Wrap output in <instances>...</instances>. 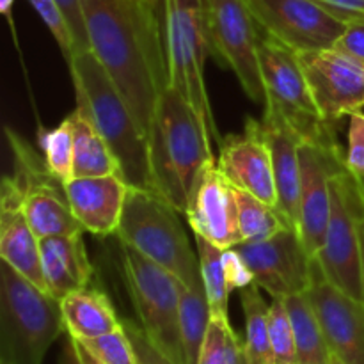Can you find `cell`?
Wrapping results in <instances>:
<instances>
[{
	"label": "cell",
	"mask_w": 364,
	"mask_h": 364,
	"mask_svg": "<svg viewBox=\"0 0 364 364\" xmlns=\"http://www.w3.org/2000/svg\"><path fill=\"white\" fill-rule=\"evenodd\" d=\"M89 50L127 100L148 137L169 84L162 0H82Z\"/></svg>",
	"instance_id": "1"
},
{
	"label": "cell",
	"mask_w": 364,
	"mask_h": 364,
	"mask_svg": "<svg viewBox=\"0 0 364 364\" xmlns=\"http://www.w3.org/2000/svg\"><path fill=\"white\" fill-rule=\"evenodd\" d=\"M212 137L194 107L167 84L156 102L148 134L153 191L181 215L206 166L215 162Z\"/></svg>",
	"instance_id": "2"
},
{
	"label": "cell",
	"mask_w": 364,
	"mask_h": 364,
	"mask_svg": "<svg viewBox=\"0 0 364 364\" xmlns=\"http://www.w3.org/2000/svg\"><path fill=\"white\" fill-rule=\"evenodd\" d=\"M77 109L91 119L109 142L130 187L153 188L148 137L139 127L127 100L91 50L68 63Z\"/></svg>",
	"instance_id": "3"
},
{
	"label": "cell",
	"mask_w": 364,
	"mask_h": 364,
	"mask_svg": "<svg viewBox=\"0 0 364 364\" xmlns=\"http://www.w3.org/2000/svg\"><path fill=\"white\" fill-rule=\"evenodd\" d=\"M66 333L60 301L0 265V364H43Z\"/></svg>",
	"instance_id": "4"
},
{
	"label": "cell",
	"mask_w": 364,
	"mask_h": 364,
	"mask_svg": "<svg viewBox=\"0 0 364 364\" xmlns=\"http://www.w3.org/2000/svg\"><path fill=\"white\" fill-rule=\"evenodd\" d=\"M180 215L153 188L130 187L116 237L121 245L141 252L174 274L185 287H192L201 283L199 256Z\"/></svg>",
	"instance_id": "5"
},
{
	"label": "cell",
	"mask_w": 364,
	"mask_h": 364,
	"mask_svg": "<svg viewBox=\"0 0 364 364\" xmlns=\"http://www.w3.org/2000/svg\"><path fill=\"white\" fill-rule=\"evenodd\" d=\"M162 7L169 85L194 107L212 141L220 142L205 80L210 50L203 0H162Z\"/></svg>",
	"instance_id": "6"
},
{
	"label": "cell",
	"mask_w": 364,
	"mask_h": 364,
	"mask_svg": "<svg viewBox=\"0 0 364 364\" xmlns=\"http://www.w3.org/2000/svg\"><path fill=\"white\" fill-rule=\"evenodd\" d=\"M331 191V217L316 262L329 283L363 302L361 215L364 183L348 169L345 159L334 169Z\"/></svg>",
	"instance_id": "7"
},
{
	"label": "cell",
	"mask_w": 364,
	"mask_h": 364,
	"mask_svg": "<svg viewBox=\"0 0 364 364\" xmlns=\"http://www.w3.org/2000/svg\"><path fill=\"white\" fill-rule=\"evenodd\" d=\"M123 274L137 322L149 340L176 364H187L180 334L185 284L141 252L123 245Z\"/></svg>",
	"instance_id": "8"
},
{
	"label": "cell",
	"mask_w": 364,
	"mask_h": 364,
	"mask_svg": "<svg viewBox=\"0 0 364 364\" xmlns=\"http://www.w3.org/2000/svg\"><path fill=\"white\" fill-rule=\"evenodd\" d=\"M259 68L265 85L267 109L279 114L304 142H338L336 128L329 127L316 109L301 57L295 50L262 34Z\"/></svg>",
	"instance_id": "9"
},
{
	"label": "cell",
	"mask_w": 364,
	"mask_h": 364,
	"mask_svg": "<svg viewBox=\"0 0 364 364\" xmlns=\"http://www.w3.org/2000/svg\"><path fill=\"white\" fill-rule=\"evenodd\" d=\"M210 53L233 71L247 98L265 107L267 95L259 68L262 31L245 0H203Z\"/></svg>",
	"instance_id": "10"
},
{
	"label": "cell",
	"mask_w": 364,
	"mask_h": 364,
	"mask_svg": "<svg viewBox=\"0 0 364 364\" xmlns=\"http://www.w3.org/2000/svg\"><path fill=\"white\" fill-rule=\"evenodd\" d=\"M6 137L13 155V174L21 187L25 215L39 240L85 233L68 205L64 183L50 173L43 155L11 127H6Z\"/></svg>",
	"instance_id": "11"
},
{
	"label": "cell",
	"mask_w": 364,
	"mask_h": 364,
	"mask_svg": "<svg viewBox=\"0 0 364 364\" xmlns=\"http://www.w3.org/2000/svg\"><path fill=\"white\" fill-rule=\"evenodd\" d=\"M262 34L297 53L333 48L347 23L315 0H245Z\"/></svg>",
	"instance_id": "12"
},
{
	"label": "cell",
	"mask_w": 364,
	"mask_h": 364,
	"mask_svg": "<svg viewBox=\"0 0 364 364\" xmlns=\"http://www.w3.org/2000/svg\"><path fill=\"white\" fill-rule=\"evenodd\" d=\"M235 249L255 274V284L272 299L306 294L311 287L315 256L295 228H284L262 242H242Z\"/></svg>",
	"instance_id": "13"
},
{
	"label": "cell",
	"mask_w": 364,
	"mask_h": 364,
	"mask_svg": "<svg viewBox=\"0 0 364 364\" xmlns=\"http://www.w3.org/2000/svg\"><path fill=\"white\" fill-rule=\"evenodd\" d=\"M299 57L316 109L329 127L364 109V64L334 48Z\"/></svg>",
	"instance_id": "14"
},
{
	"label": "cell",
	"mask_w": 364,
	"mask_h": 364,
	"mask_svg": "<svg viewBox=\"0 0 364 364\" xmlns=\"http://www.w3.org/2000/svg\"><path fill=\"white\" fill-rule=\"evenodd\" d=\"M345 159L340 142L301 144V192H299V223L297 231L306 249L313 256H318L323 245L327 224L333 203L334 169Z\"/></svg>",
	"instance_id": "15"
},
{
	"label": "cell",
	"mask_w": 364,
	"mask_h": 364,
	"mask_svg": "<svg viewBox=\"0 0 364 364\" xmlns=\"http://www.w3.org/2000/svg\"><path fill=\"white\" fill-rule=\"evenodd\" d=\"M217 167L233 187L277 208L272 155L262 121L247 117L244 130L220 139Z\"/></svg>",
	"instance_id": "16"
},
{
	"label": "cell",
	"mask_w": 364,
	"mask_h": 364,
	"mask_svg": "<svg viewBox=\"0 0 364 364\" xmlns=\"http://www.w3.org/2000/svg\"><path fill=\"white\" fill-rule=\"evenodd\" d=\"M308 297L322 323L331 354L345 364H364V304L329 283L316 258Z\"/></svg>",
	"instance_id": "17"
},
{
	"label": "cell",
	"mask_w": 364,
	"mask_h": 364,
	"mask_svg": "<svg viewBox=\"0 0 364 364\" xmlns=\"http://www.w3.org/2000/svg\"><path fill=\"white\" fill-rule=\"evenodd\" d=\"M185 217L194 235L219 247L231 249L242 244L237 194L233 185L217 167V160L206 166L199 176Z\"/></svg>",
	"instance_id": "18"
},
{
	"label": "cell",
	"mask_w": 364,
	"mask_h": 364,
	"mask_svg": "<svg viewBox=\"0 0 364 364\" xmlns=\"http://www.w3.org/2000/svg\"><path fill=\"white\" fill-rule=\"evenodd\" d=\"M39 242L25 215L20 183L13 173L6 174L0 185V259L45 290Z\"/></svg>",
	"instance_id": "19"
},
{
	"label": "cell",
	"mask_w": 364,
	"mask_h": 364,
	"mask_svg": "<svg viewBox=\"0 0 364 364\" xmlns=\"http://www.w3.org/2000/svg\"><path fill=\"white\" fill-rule=\"evenodd\" d=\"M130 185L121 174L73 178L64 183L68 205L84 231L110 237L119 230Z\"/></svg>",
	"instance_id": "20"
},
{
	"label": "cell",
	"mask_w": 364,
	"mask_h": 364,
	"mask_svg": "<svg viewBox=\"0 0 364 364\" xmlns=\"http://www.w3.org/2000/svg\"><path fill=\"white\" fill-rule=\"evenodd\" d=\"M263 134L272 155L276 180L277 210L291 228L299 223V192H301V135L272 109L262 117Z\"/></svg>",
	"instance_id": "21"
},
{
	"label": "cell",
	"mask_w": 364,
	"mask_h": 364,
	"mask_svg": "<svg viewBox=\"0 0 364 364\" xmlns=\"http://www.w3.org/2000/svg\"><path fill=\"white\" fill-rule=\"evenodd\" d=\"M39 259L45 290L57 301L91 284L95 269L89 259L84 233L41 238Z\"/></svg>",
	"instance_id": "22"
},
{
	"label": "cell",
	"mask_w": 364,
	"mask_h": 364,
	"mask_svg": "<svg viewBox=\"0 0 364 364\" xmlns=\"http://www.w3.org/2000/svg\"><path fill=\"white\" fill-rule=\"evenodd\" d=\"M66 333L75 340H91L123 327L112 302L103 291L82 288L60 299Z\"/></svg>",
	"instance_id": "23"
},
{
	"label": "cell",
	"mask_w": 364,
	"mask_h": 364,
	"mask_svg": "<svg viewBox=\"0 0 364 364\" xmlns=\"http://www.w3.org/2000/svg\"><path fill=\"white\" fill-rule=\"evenodd\" d=\"M68 116L71 117L75 134V178L121 174L116 155L91 119L77 107Z\"/></svg>",
	"instance_id": "24"
},
{
	"label": "cell",
	"mask_w": 364,
	"mask_h": 364,
	"mask_svg": "<svg viewBox=\"0 0 364 364\" xmlns=\"http://www.w3.org/2000/svg\"><path fill=\"white\" fill-rule=\"evenodd\" d=\"M291 327H294L295 345H297L299 364H329L331 350L326 341L322 323L306 294L284 297Z\"/></svg>",
	"instance_id": "25"
},
{
	"label": "cell",
	"mask_w": 364,
	"mask_h": 364,
	"mask_svg": "<svg viewBox=\"0 0 364 364\" xmlns=\"http://www.w3.org/2000/svg\"><path fill=\"white\" fill-rule=\"evenodd\" d=\"M240 304L245 316L244 355L249 364H274L270 345V304L258 284L240 290Z\"/></svg>",
	"instance_id": "26"
},
{
	"label": "cell",
	"mask_w": 364,
	"mask_h": 364,
	"mask_svg": "<svg viewBox=\"0 0 364 364\" xmlns=\"http://www.w3.org/2000/svg\"><path fill=\"white\" fill-rule=\"evenodd\" d=\"M210 320L212 309L203 281L192 287H185L180 304V334L187 364H198Z\"/></svg>",
	"instance_id": "27"
},
{
	"label": "cell",
	"mask_w": 364,
	"mask_h": 364,
	"mask_svg": "<svg viewBox=\"0 0 364 364\" xmlns=\"http://www.w3.org/2000/svg\"><path fill=\"white\" fill-rule=\"evenodd\" d=\"M194 242L199 256L201 281L206 297H208L212 316L230 320L231 290L228 287L226 272H224V249L199 235H194Z\"/></svg>",
	"instance_id": "28"
},
{
	"label": "cell",
	"mask_w": 364,
	"mask_h": 364,
	"mask_svg": "<svg viewBox=\"0 0 364 364\" xmlns=\"http://www.w3.org/2000/svg\"><path fill=\"white\" fill-rule=\"evenodd\" d=\"M235 194L242 242H262L277 235L284 228H291L276 206L262 201L242 188L235 187Z\"/></svg>",
	"instance_id": "29"
},
{
	"label": "cell",
	"mask_w": 364,
	"mask_h": 364,
	"mask_svg": "<svg viewBox=\"0 0 364 364\" xmlns=\"http://www.w3.org/2000/svg\"><path fill=\"white\" fill-rule=\"evenodd\" d=\"M38 146L50 173L68 183L75 178V134L71 117H64L55 128L38 127Z\"/></svg>",
	"instance_id": "30"
},
{
	"label": "cell",
	"mask_w": 364,
	"mask_h": 364,
	"mask_svg": "<svg viewBox=\"0 0 364 364\" xmlns=\"http://www.w3.org/2000/svg\"><path fill=\"white\" fill-rule=\"evenodd\" d=\"M244 343L228 318L212 316L198 364H238Z\"/></svg>",
	"instance_id": "31"
},
{
	"label": "cell",
	"mask_w": 364,
	"mask_h": 364,
	"mask_svg": "<svg viewBox=\"0 0 364 364\" xmlns=\"http://www.w3.org/2000/svg\"><path fill=\"white\" fill-rule=\"evenodd\" d=\"M270 345L274 364H299L294 327L284 299H272L270 302Z\"/></svg>",
	"instance_id": "32"
},
{
	"label": "cell",
	"mask_w": 364,
	"mask_h": 364,
	"mask_svg": "<svg viewBox=\"0 0 364 364\" xmlns=\"http://www.w3.org/2000/svg\"><path fill=\"white\" fill-rule=\"evenodd\" d=\"M80 343L84 345V348L92 358L98 359L102 364H137L132 341L123 327L103 334V336L84 340Z\"/></svg>",
	"instance_id": "33"
},
{
	"label": "cell",
	"mask_w": 364,
	"mask_h": 364,
	"mask_svg": "<svg viewBox=\"0 0 364 364\" xmlns=\"http://www.w3.org/2000/svg\"><path fill=\"white\" fill-rule=\"evenodd\" d=\"M28 4L34 7V11L39 14V18H41L43 23L46 25L50 34L53 36V39H55L57 46L60 48V53H63L66 64L70 63L75 57V43L60 7L57 6L55 0H28Z\"/></svg>",
	"instance_id": "34"
},
{
	"label": "cell",
	"mask_w": 364,
	"mask_h": 364,
	"mask_svg": "<svg viewBox=\"0 0 364 364\" xmlns=\"http://www.w3.org/2000/svg\"><path fill=\"white\" fill-rule=\"evenodd\" d=\"M123 329L127 331L128 338H130L137 364H176L149 340L148 334L142 331L139 322H135V320H123Z\"/></svg>",
	"instance_id": "35"
},
{
	"label": "cell",
	"mask_w": 364,
	"mask_h": 364,
	"mask_svg": "<svg viewBox=\"0 0 364 364\" xmlns=\"http://www.w3.org/2000/svg\"><path fill=\"white\" fill-rule=\"evenodd\" d=\"M345 164L355 176L364 178V112H354L348 117V142Z\"/></svg>",
	"instance_id": "36"
},
{
	"label": "cell",
	"mask_w": 364,
	"mask_h": 364,
	"mask_svg": "<svg viewBox=\"0 0 364 364\" xmlns=\"http://www.w3.org/2000/svg\"><path fill=\"white\" fill-rule=\"evenodd\" d=\"M224 272H226L228 287L231 291L244 290V288L255 284V274L249 269L247 262L242 258L240 252L235 247L224 249Z\"/></svg>",
	"instance_id": "37"
},
{
	"label": "cell",
	"mask_w": 364,
	"mask_h": 364,
	"mask_svg": "<svg viewBox=\"0 0 364 364\" xmlns=\"http://www.w3.org/2000/svg\"><path fill=\"white\" fill-rule=\"evenodd\" d=\"M55 2L57 6L60 7V11H63L64 18H66L68 21V27H70L71 31V36H73L75 55L89 50L84 11H82V0H55Z\"/></svg>",
	"instance_id": "38"
},
{
	"label": "cell",
	"mask_w": 364,
	"mask_h": 364,
	"mask_svg": "<svg viewBox=\"0 0 364 364\" xmlns=\"http://www.w3.org/2000/svg\"><path fill=\"white\" fill-rule=\"evenodd\" d=\"M333 48L364 64V21L348 23Z\"/></svg>",
	"instance_id": "39"
},
{
	"label": "cell",
	"mask_w": 364,
	"mask_h": 364,
	"mask_svg": "<svg viewBox=\"0 0 364 364\" xmlns=\"http://www.w3.org/2000/svg\"><path fill=\"white\" fill-rule=\"evenodd\" d=\"M345 23L364 21V0H315Z\"/></svg>",
	"instance_id": "40"
},
{
	"label": "cell",
	"mask_w": 364,
	"mask_h": 364,
	"mask_svg": "<svg viewBox=\"0 0 364 364\" xmlns=\"http://www.w3.org/2000/svg\"><path fill=\"white\" fill-rule=\"evenodd\" d=\"M13 7H14V0H0V13L2 16L7 20V25H9L11 36H13L14 46L18 50V57H20V63L23 66V73H25V64H23V55H21V48H20V41H18V32H16V25H14V16H13Z\"/></svg>",
	"instance_id": "41"
},
{
	"label": "cell",
	"mask_w": 364,
	"mask_h": 364,
	"mask_svg": "<svg viewBox=\"0 0 364 364\" xmlns=\"http://www.w3.org/2000/svg\"><path fill=\"white\" fill-rule=\"evenodd\" d=\"M59 364H82L80 355H78L77 341H75L73 336L66 333V340H64L63 350H60Z\"/></svg>",
	"instance_id": "42"
},
{
	"label": "cell",
	"mask_w": 364,
	"mask_h": 364,
	"mask_svg": "<svg viewBox=\"0 0 364 364\" xmlns=\"http://www.w3.org/2000/svg\"><path fill=\"white\" fill-rule=\"evenodd\" d=\"M75 341H77V340H75ZM77 348H78V355H80L82 364H102L98 361V359H95L91 354H89L87 350H85L84 345H82L80 341H77Z\"/></svg>",
	"instance_id": "43"
},
{
	"label": "cell",
	"mask_w": 364,
	"mask_h": 364,
	"mask_svg": "<svg viewBox=\"0 0 364 364\" xmlns=\"http://www.w3.org/2000/svg\"><path fill=\"white\" fill-rule=\"evenodd\" d=\"M361 252H363V304H364V208L361 215Z\"/></svg>",
	"instance_id": "44"
},
{
	"label": "cell",
	"mask_w": 364,
	"mask_h": 364,
	"mask_svg": "<svg viewBox=\"0 0 364 364\" xmlns=\"http://www.w3.org/2000/svg\"><path fill=\"white\" fill-rule=\"evenodd\" d=\"M329 364H345V363H341L340 359L336 358V355H333V354H331V363H329Z\"/></svg>",
	"instance_id": "45"
},
{
	"label": "cell",
	"mask_w": 364,
	"mask_h": 364,
	"mask_svg": "<svg viewBox=\"0 0 364 364\" xmlns=\"http://www.w3.org/2000/svg\"><path fill=\"white\" fill-rule=\"evenodd\" d=\"M238 364H249V361L245 359V355H244V350H242V355H240V359H238Z\"/></svg>",
	"instance_id": "46"
},
{
	"label": "cell",
	"mask_w": 364,
	"mask_h": 364,
	"mask_svg": "<svg viewBox=\"0 0 364 364\" xmlns=\"http://www.w3.org/2000/svg\"><path fill=\"white\" fill-rule=\"evenodd\" d=\"M361 180H363V183H364V178H361Z\"/></svg>",
	"instance_id": "47"
}]
</instances>
